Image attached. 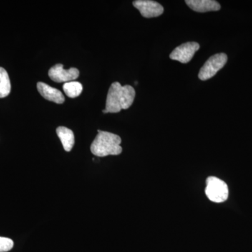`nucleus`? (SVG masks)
Listing matches in <instances>:
<instances>
[{
  "instance_id": "nucleus-1",
  "label": "nucleus",
  "mask_w": 252,
  "mask_h": 252,
  "mask_svg": "<svg viewBox=\"0 0 252 252\" xmlns=\"http://www.w3.org/2000/svg\"><path fill=\"white\" fill-rule=\"evenodd\" d=\"M135 91L132 86H122L120 83H113L109 88L106 101V108L102 112L118 113L127 109L135 100Z\"/></svg>"
},
{
  "instance_id": "nucleus-2",
  "label": "nucleus",
  "mask_w": 252,
  "mask_h": 252,
  "mask_svg": "<svg viewBox=\"0 0 252 252\" xmlns=\"http://www.w3.org/2000/svg\"><path fill=\"white\" fill-rule=\"evenodd\" d=\"M98 134L91 146V151L96 157L117 156L122 153V139L119 135L106 131L97 130Z\"/></svg>"
},
{
  "instance_id": "nucleus-3",
  "label": "nucleus",
  "mask_w": 252,
  "mask_h": 252,
  "mask_svg": "<svg viewBox=\"0 0 252 252\" xmlns=\"http://www.w3.org/2000/svg\"><path fill=\"white\" fill-rule=\"evenodd\" d=\"M205 194L210 201L214 203H223L228 198V187L225 182L215 177L207 179Z\"/></svg>"
},
{
  "instance_id": "nucleus-4",
  "label": "nucleus",
  "mask_w": 252,
  "mask_h": 252,
  "mask_svg": "<svg viewBox=\"0 0 252 252\" xmlns=\"http://www.w3.org/2000/svg\"><path fill=\"white\" fill-rule=\"evenodd\" d=\"M228 61V56L223 53L211 56L206 62L198 74V78L201 81H206L216 75L217 72L224 67Z\"/></svg>"
},
{
  "instance_id": "nucleus-5",
  "label": "nucleus",
  "mask_w": 252,
  "mask_h": 252,
  "mask_svg": "<svg viewBox=\"0 0 252 252\" xmlns=\"http://www.w3.org/2000/svg\"><path fill=\"white\" fill-rule=\"evenodd\" d=\"M200 49V44L197 42H187L177 48L170 54V59L173 61L187 64L191 61L194 55Z\"/></svg>"
},
{
  "instance_id": "nucleus-6",
  "label": "nucleus",
  "mask_w": 252,
  "mask_h": 252,
  "mask_svg": "<svg viewBox=\"0 0 252 252\" xmlns=\"http://www.w3.org/2000/svg\"><path fill=\"white\" fill-rule=\"evenodd\" d=\"M49 76L55 82L67 83L77 79L79 76V71L74 67L64 69L63 64H57L49 69Z\"/></svg>"
},
{
  "instance_id": "nucleus-7",
  "label": "nucleus",
  "mask_w": 252,
  "mask_h": 252,
  "mask_svg": "<svg viewBox=\"0 0 252 252\" xmlns=\"http://www.w3.org/2000/svg\"><path fill=\"white\" fill-rule=\"evenodd\" d=\"M144 18L158 17L162 14L164 8L161 4L152 0H136L132 3Z\"/></svg>"
},
{
  "instance_id": "nucleus-8",
  "label": "nucleus",
  "mask_w": 252,
  "mask_h": 252,
  "mask_svg": "<svg viewBox=\"0 0 252 252\" xmlns=\"http://www.w3.org/2000/svg\"><path fill=\"white\" fill-rule=\"evenodd\" d=\"M186 4L196 12L205 13L219 11L220 5L215 0H187Z\"/></svg>"
},
{
  "instance_id": "nucleus-9",
  "label": "nucleus",
  "mask_w": 252,
  "mask_h": 252,
  "mask_svg": "<svg viewBox=\"0 0 252 252\" xmlns=\"http://www.w3.org/2000/svg\"><path fill=\"white\" fill-rule=\"evenodd\" d=\"M37 90L44 98L57 104H63L64 97L61 91L43 82L37 83Z\"/></svg>"
},
{
  "instance_id": "nucleus-10",
  "label": "nucleus",
  "mask_w": 252,
  "mask_h": 252,
  "mask_svg": "<svg viewBox=\"0 0 252 252\" xmlns=\"http://www.w3.org/2000/svg\"><path fill=\"white\" fill-rule=\"evenodd\" d=\"M56 133L62 142L64 150L67 152H70L74 144V135L72 130L67 127L60 126L56 129Z\"/></svg>"
},
{
  "instance_id": "nucleus-11",
  "label": "nucleus",
  "mask_w": 252,
  "mask_h": 252,
  "mask_svg": "<svg viewBox=\"0 0 252 252\" xmlns=\"http://www.w3.org/2000/svg\"><path fill=\"white\" fill-rule=\"evenodd\" d=\"M11 89L9 74L4 68L0 67V98L9 95Z\"/></svg>"
},
{
  "instance_id": "nucleus-12",
  "label": "nucleus",
  "mask_w": 252,
  "mask_h": 252,
  "mask_svg": "<svg viewBox=\"0 0 252 252\" xmlns=\"http://www.w3.org/2000/svg\"><path fill=\"white\" fill-rule=\"evenodd\" d=\"M63 90L68 97L70 98H75L82 92L83 86L81 83L77 81H70V82L65 83L63 85Z\"/></svg>"
},
{
  "instance_id": "nucleus-13",
  "label": "nucleus",
  "mask_w": 252,
  "mask_h": 252,
  "mask_svg": "<svg viewBox=\"0 0 252 252\" xmlns=\"http://www.w3.org/2000/svg\"><path fill=\"white\" fill-rule=\"evenodd\" d=\"M14 248V241L11 239L0 237V252H9Z\"/></svg>"
}]
</instances>
